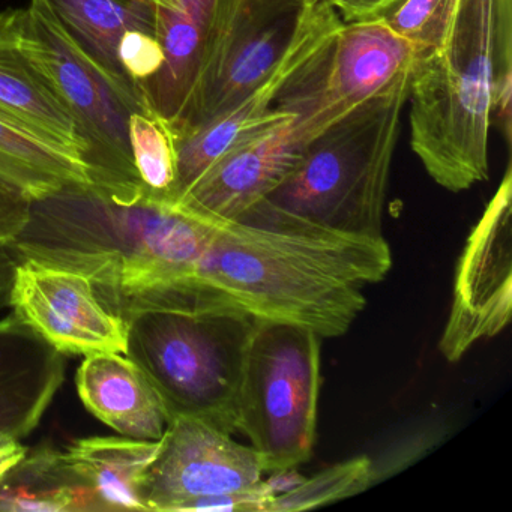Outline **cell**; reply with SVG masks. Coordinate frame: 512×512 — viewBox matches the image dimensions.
Wrapping results in <instances>:
<instances>
[{
    "label": "cell",
    "instance_id": "cell-16",
    "mask_svg": "<svg viewBox=\"0 0 512 512\" xmlns=\"http://www.w3.org/2000/svg\"><path fill=\"white\" fill-rule=\"evenodd\" d=\"M0 112L85 160L70 112L23 47V8L0 11Z\"/></svg>",
    "mask_w": 512,
    "mask_h": 512
},
{
    "label": "cell",
    "instance_id": "cell-23",
    "mask_svg": "<svg viewBox=\"0 0 512 512\" xmlns=\"http://www.w3.org/2000/svg\"><path fill=\"white\" fill-rule=\"evenodd\" d=\"M374 478L373 461L361 455L343 463L326 467L311 478H305L295 490L275 497L268 512L307 511L356 496L370 487Z\"/></svg>",
    "mask_w": 512,
    "mask_h": 512
},
{
    "label": "cell",
    "instance_id": "cell-17",
    "mask_svg": "<svg viewBox=\"0 0 512 512\" xmlns=\"http://www.w3.org/2000/svg\"><path fill=\"white\" fill-rule=\"evenodd\" d=\"M163 448L160 440L91 436L73 440L62 451L65 463L97 497L101 511H146L142 488Z\"/></svg>",
    "mask_w": 512,
    "mask_h": 512
},
{
    "label": "cell",
    "instance_id": "cell-2",
    "mask_svg": "<svg viewBox=\"0 0 512 512\" xmlns=\"http://www.w3.org/2000/svg\"><path fill=\"white\" fill-rule=\"evenodd\" d=\"M512 0H451L436 49L410 77V145L452 193L487 181L493 119L511 133Z\"/></svg>",
    "mask_w": 512,
    "mask_h": 512
},
{
    "label": "cell",
    "instance_id": "cell-26",
    "mask_svg": "<svg viewBox=\"0 0 512 512\" xmlns=\"http://www.w3.org/2000/svg\"><path fill=\"white\" fill-rule=\"evenodd\" d=\"M344 23L382 19L403 0H328Z\"/></svg>",
    "mask_w": 512,
    "mask_h": 512
},
{
    "label": "cell",
    "instance_id": "cell-6",
    "mask_svg": "<svg viewBox=\"0 0 512 512\" xmlns=\"http://www.w3.org/2000/svg\"><path fill=\"white\" fill-rule=\"evenodd\" d=\"M23 47L70 112L85 148L95 187H145L131 155V113L152 109L119 88L73 40L49 0L23 8Z\"/></svg>",
    "mask_w": 512,
    "mask_h": 512
},
{
    "label": "cell",
    "instance_id": "cell-14",
    "mask_svg": "<svg viewBox=\"0 0 512 512\" xmlns=\"http://www.w3.org/2000/svg\"><path fill=\"white\" fill-rule=\"evenodd\" d=\"M64 353L11 311L0 319V431L34 433L65 382Z\"/></svg>",
    "mask_w": 512,
    "mask_h": 512
},
{
    "label": "cell",
    "instance_id": "cell-12",
    "mask_svg": "<svg viewBox=\"0 0 512 512\" xmlns=\"http://www.w3.org/2000/svg\"><path fill=\"white\" fill-rule=\"evenodd\" d=\"M341 23L343 20L328 0H320L292 49L262 85L223 115L176 136L178 179L170 203L178 202L224 154L281 122L295 118L290 113L274 109L275 101L293 74L328 43Z\"/></svg>",
    "mask_w": 512,
    "mask_h": 512
},
{
    "label": "cell",
    "instance_id": "cell-8",
    "mask_svg": "<svg viewBox=\"0 0 512 512\" xmlns=\"http://www.w3.org/2000/svg\"><path fill=\"white\" fill-rule=\"evenodd\" d=\"M418 53L382 19L341 23L328 43L284 85L274 109L295 116L305 148L356 107L412 76Z\"/></svg>",
    "mask_w": 512,
    "mask_h": 512
},
{
    "label": "cell",
    "instance_id": "cell-10",
    "mask_svg": "<svg viewBox=\"0 0 512 512\" xmlns=\"http://www.w3.org/2000/svg\"><path fill=\"white\" fill-rule=\"evenodd\" d=\"M232 436L200 419H170L143 484L146 511L185 512L196 500L259 485L265 476L259 454Z\"/></svg>",
    "mask_w": 512,
    "mask_h": 512
},
{
    "label": "cell",
    "instance_id": "cell-19",
    "mask_svg": "<svg viewBox=\"0 0 512 512\" xmlns=\"http://www.w3.org/2000/svg\"><path fill=\"white\" fill-rule=\"evenodd\" d=\"M80 49L128 94L148 104L145 89L131 82L118 61V44L127 31L157 35L158 7L145 0H49Z\"/></svg>",
    "mask_w": 512,
    "mask_h": 512
},
{
    "label": "cell",
    "instance_id": "cell-7",
    "mask_svg": "<svg viewBox=\"0 0 512 512\" xmlns=\"http://www.w3.org/2000/svg\"><path fill=\"white\" fill-rule=\"evenodd\" d=\"M320 0H215L199 73L178 124H205L262 85L292 49Z\"/></svg>",
    "mask_w": 512,
    "mask_h": 512
},
{
    "label": "cell",
    "instance_id": "cell-18",
    "mask_svg": "<svg viewBox=\"0 0 512 512\" xmlns=\"http://www.w3.org/2000/svg\"><path fill=\"white\" fill-rule=\"evenodd\" d=\"M73 185H94L82 155L0 112V190L32 203Z\"/></svg>",
    "mask_w": 512,
    "mask_h": 512
},
{
    "label": "cell",
    "instance_id": "cell-11",
    "mask_svg": "<svg viewBox=\"0 0 512 512\" xmlns=\"http://www.w3.org/2000/svg\"><path fill=\"white\" fill-rule=\"evenodd\" d=\"M10 308L65 356L127 355V323L104 308L85 275L17 260Z\"/></svg>",
    "mask_w": 512,
    "mask_h": 512
},
{
    "label": "cell",
    "instance_id": "cell-20",
    "mask_svg": "<svg viewBox=\"0 0 512 512\" xmlns=\"http://www.w3.org/2000/svg\"><path fill=\"white\" fill-rule=\"evenodd\" d=\"M215 0H179V8H158L157 35L163 46L161 70L143 85L149 106L178 124L193 91Z\"/></svg>",
    "mask_w": 512,
    "mask_h": 512
},
{
    "label": "cell",
    "instance_id": "cell-31",
    "mask_svg": "<svg viewBox=\"0 0 512 512\" xmlns=\"http://www.w3.org/2000/svg\"><path fill=\"white\" fill-rule=\"evenodd\" d=\"M149 4L155 5L158 8H166V10H176L179 8V0H145Z\"/></svg>",
    "mask_w": 512,
    "mask_h": 512
},
{
    "label": "cell",
    "instance_id": "cell-9",
    "mask_svg": "<svg viewBox=\"0 0 512 512\" xmlns=\"http://www.w3.org/2000/svg\"><path fill=\"white\" fill-rule=\"evenodd\" d=\"M511 203L508 167L458 259L451 311L439 341L446 361H460L476 343L499 335L511 320Z\"/></svg>",
    "mask_w": 512,
    "mask_h": 512
},
{
    "label": "cell",
    "instance_id": "cell-15",
    "mask_svg": "<svg viewBox=\"0 0 512 512\" xmlns=\"http://www.w3.org/2000/svg\"><path fill=\"white\" fill-rule=\"evenodd\" d=\"M86 409L122 436L160 440L170 419L160 395L133 359L121 353L86 356L76 376Z\"/></svg>",
    "mask_w": 512,
    "mask_h": 512
},
{
    "label": "cell",
    "instance_id": "cell-25",
    "mask_svg": "<svg viewBox=\"0 0 512 512\" xmlns=\"http://www.w3.org/2000/svg\"><path fill=\"white\" fill-rule=\"evenodd\" d=\"M118 61L125 76L143 88L163 67V46L149 32L127 31L118 44Z\"/></svg>",
    "mask_w": 512,
    "mask_h": 512
},
{
    "label": "cell",
    "instance_id": "cell-21",
    "mask_svg": "<svg viewBox=\"0 0 512 512\" xmlns=\"http://www.w3.org/2000/svg\"><path fill=\"white\" fill-rule=\"evenodd\" d=\"M0 511L95 512L101 511L88 485L65 463L52 445H41L0 479Z\"/></svg>",
    "mask_w": 512,
    "mask_h": 512
},
{
    "label": "cell",
    "instance_id": "cell-3",
    "mask_svg": "<svg viewBox=\"0 0 512 512\" xmlns=\"http://www.w3.org/2000/svg\"><path fill=\"white\" fill-rule=\"evenodd\" d=\"M257 319L206 283L184 307L151 311L127 322V356L176 416L236 433V407L248 344Z\"/></svg>",
    "mask_w": 512,
    "mask_h": 512
},
{
    "label": "cell",
    "instance_id": "cell-28",
    "mask_svg": "<svg viewBox=\"0 0 512 512\" xmlns=\"http://www.w3.org/2000/svg\"><path fill=\"white\" fill-rule=\"evenodd\" d=\"M28 448L13 434L0 431V479L4 478L23 457Z\"/></svg>",
    "mask_w": 512,
    "mask_h": 512
},
{
    "label": "cell",
    "instance_id": "cell-5",
    "mask_svg": "<svg viewBox=\"0 0 512 512\" xmlns=\"http://www.w3.org/2000/svg\"><path fill=\"white\" fill-rule=\"evenodd\" d=\"M320 340L304 326L257 319L236 407V433L259 454L265 475L310 460L316 443Z\"/></svg>",
    "mask_w": 512,
    "mask_h": 512
},
{
    "label": "cell",
    "instance_id": "cell-1",
    "mask_svg": "<svg viewBox=\"0 0 512 512\" xmlns=\"http://www.w3.org/2000/svg\"><path fill=\"white\" fill-rule=\"evenodd\" d=\"M391 268L385 238L326 229L262 200L215 226L199 275L256 319L331 338L364 311L362 287Z\"/></svg>",
    "mask_w": 512,
    "mask_h": 512
},
{
    "label": "cell",
    "instance_id": "cell-22",
    "mask_svg": "<svg viewBox=\"0 0 512 512\" xmlns=\"http://www.w3.org/2000/svg\"><path fill=\"white\" fill-rule=\"evenodd\" d=\"M128 139L140 182L172 202L178 179V137L173 125L154 109L134 112L128 121Z\"/></svg>",
    "mask_w": 512,
    "mask_h": 512
},
{
    "label": "cell",
    "instance_id": "cell-24",
    "mask_svg": "<svg viewBox=\"0 0 512 512\" xmlns=\"http://www.w3.org/2000/svg\"><path fill=\"white\" fill-rule=\"evenodd\" d=\"M451 0H403L382 17L385 25L419 56L436 49Z\"/></svg>",
    "mask_w": 512,
    "mask_h": 512
},
{
    "label": "cell",
    "instance_id": "cell-4",
    "mask_svg": "<svg viewBox=\"0 0 512 512\" xmlns=\"http://www.w3.org/2000/svg\"><path fill=\"white\" fill-rule=\"evenodd\" d=\"M410 77L308 142L293 169L263 200L326 229L383 238L386 191Z\"/></svg>",
    "mask_w": 512,
    "mask_h": 512
},
{
    "label": "cell",
    "instance_id": "cell-27",
    "mask_svg": "<svg viewBox=\"0 0 512 512\" xmlns=\"http://www.w3.org/2000/svg\"><path fill=\"white\" fill-rule=\"evenodd\" d=\"M29 203L0 190V244L16 238L28 218Z\"/></svg>",
    "mask_w": 512,
    "mask_h": 512
},
{
    "label": "cell",
    "instance_id": "cell-30",
    "mask_svg": "<svg viewBox=\"0 0 512 512\" xmlns=\"http://www.w3.org/2000/svg\"><path fill=\"white\" fill-rule=\"evenodd\" d=\"M268 475V478H263V484L271 491L274 499L275 497L281 496V494L295 490L305 479V476L299 473L296 467L274 470V472L268 473Z\"/></svg>",
    "mask_w": 512,
    "mask_h": 512
},
{
    "label": "cell",
    "instance_id": "cell-13",
    "mask_svg": "<svg viewBox=\"0 0 512 512\" xmlns=\"http://www.w3.org/2000/svg\"><path fill=\"white\" fill-rule=\"evenodd\" d=\"M292 121L281 122L224 154L173 205L218 226L262 202L301 155Z\"/></svg>",
    "mask_w": 512,
    "mask_h": 512
},
{
    "label": "cell",
    "instance_id": "cell-29",
    "mask_svg": "<svg viewBox=\"0 0 512 512\" xmlns=\"http://www.w3.org/2000/svg\"><path fill=\"white\" fill-rule=\"evenodd\" d=\"M17 259L7 244H0V313L10 308V293L13 286Z\"/></svg>",
    "mask_w": 512,
    "mask_h": 512
}]
</instances>
